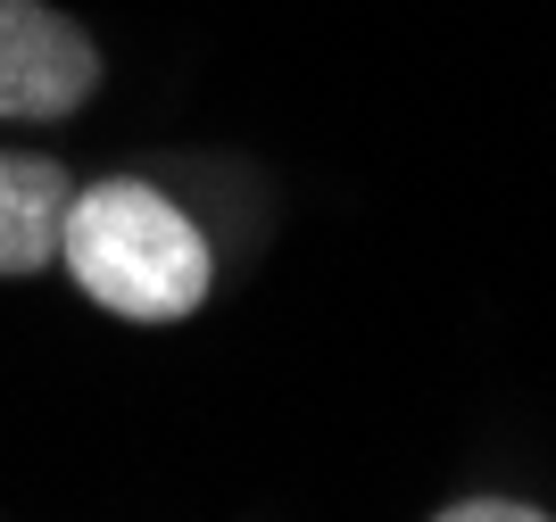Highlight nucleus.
Returning a JSON list of instances; mask_svg holds the SVG:
<instances>
[{
    "instance_id": "f257e3e1",
    "label": "nucleus",
    "mask_w": 556,
    "mask_h": 522,
    "mask_svg": "<svg viewBox=\"0 0 556 522\" xmlns=\"http://www.w3.org/2000/svg\"><path fill=\"white\" fill-rule=\"evenodd\" d=\"M59 266L75 273V291L92 307H109L125 323H184L216 291V250L200 232V216L134 175L75 182Z\"/></svg>"
},
{
    "instance_id": "f03ea898",
    "label": "nucleus",
    "mask_w": 556,
    "mask_h": 522,
    "mask_svg": "<svg viewBox=\"0 0 556 522\" xmlns=\"http://www.w3.org/2000/svg\"><path fill=\"white\" fill-rule=\"evenodd\" d=\"M100 42L59 0H0V125H67L100 100Z\"/></svg>"
},
{
    "instance_id": "7ed1b4c3",
    "label": "nucleus",
    "mask_w": 556,
    "mask_h": 522,
    "mask_svg": "<svg viewBox=\"0 0 556 522\" xmlns=\"http://www.w3.org/2000/svg\"><path fill=\"white\" fill-rule=\"evenodd\" d=\"M75 175L50 150H0V282H34L59 266Z\"/></svg>"
},
{
    "instance_id": "20e7f679",
    "label": "nucleus",
    "mask_w": 556,
    "mask_h": 522,
    "mask_svg": "<svg viewBox=\"0 0 556 522\" xmlns=\"http://www.w3.org/2000/svg\"><path fill=\"white\" fill-rule=\"evenodd\" d=\"M432 522H556L548 506H523V498H457V506H441Z\"/></svg>"
}]
</instances>
